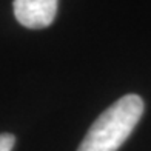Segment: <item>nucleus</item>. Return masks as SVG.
Instances as JSON below:
<instances>
[{
    "mask_svg": "<svg viewBox=\"0 0 151 151\" xmlns=\"http://www.w3.org/2000/svg\"><path fill=\"white\" fill-rule=\"evenodd\" d=\"M142 114L140 96H123L94 120L77 151H117L134 131Z\"/></svg>",
    "mask_w": 151,
    "mask_h": 151,
    "instance_id": "1",
    "label": "nucleus"
},
{
    "mask_svg": "<svg viewBox=\"0 0 151 151\" xmlns=\"http://www.w3.org/2000/svg\"><path fill=\"white\" fill-rule=\"evenodd\" d=\"M16 137L9 133H2L0 134V151H11L14 148Z\"/></svg>",
    "mask_w": 151,
    "mask_h": 151,
    "instance_id": "3",
    "label": "nucleus"
},
{
    "mask_svg": "<svg viewBox=\"0 0 151 151\" xmlns=\"http://www.w3.org/2000/svg\"><path fill=\"white\" fill-rule=\"evenodd\" d=\"M59 0H14L12 9L17 22L29 29L50 26L57 14Z\"/></svg>",
    "mask_w": 151,
    "mask_h": 151,
    "instance_id": "2",
    "label": "nucleus"
}]
</instances>
